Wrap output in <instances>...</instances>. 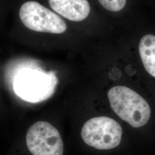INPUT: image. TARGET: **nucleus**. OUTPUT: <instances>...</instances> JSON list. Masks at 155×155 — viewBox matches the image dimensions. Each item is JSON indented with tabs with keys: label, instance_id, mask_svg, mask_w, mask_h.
Instances as JSON below:
<instances>
[{
	"label": "nucleus",
	"instance_id": "nucleus-4",
	"mask_svg": "<svg viewBox=\"0 0 155 155\" xmlns=\"http://www.w3.org/2000/svg\"><path fill=\"white\" fill-rule=\"evenodd\" d=\"M19 16L27 28L36 32L61 34L67 29L66 23L61 17L35 1L22 4Z\"/></svg>",
	"mask_w": 155,
	"mask_h": 155
},
{
	"label": "nucleus",
	"instance_id": "nucleus-1",
	"mask_svg": "<svg viewBox=\"0 0 155 155\" xmlns=\"http://www.w3.org/2000/svg\"><path fill=\"white\" fill-rule=\"evenodd\" d=\"M107 97L113 111L132 127H142L150 121L151 109L148 102L133 89L116 86L108 91Z\"/></svg>",
	"mask_w": 155,
	"mask_h": 155
},
{
	"label": "nucleus",
	"instance_id": "nucleus-3",
	"mask_svg": "<svg viewBox=\"0 0 155 155\" xmlns=\"http://www.w3.org/2000/svg\"><path fill=\"white\" fill-rule=\"evenodd\" d=\"M81 134L83 141L89 146L97 150H111L120 144L122 129L111 118L97 117L85 122Z\"/></svg>",
	"mask_w": 155,
	"mask_h": 155
},
{
	"label": "nucleus",
	"instance_id": "nucleus-5",
	"mask_svg": "<svg viewBox=\"0 0 155 155\" xmlns=\"http://www.w3.org/2000/svg\"><path fill=\"white\" fill-rule=\"evenodd\" d=\"M26 144L33 155H63L64 145L61 134L50 123L38 121L29 129Z\"/></svg>",
	"mask_w": 155,
	"mask_h": 155
},
{
	"label": "nucleus",
	"instance_id": "nucleus-2",
	"mask_svg": "<svg viewBox=\"0 0 155 155\" xmlns=\"http://www.w3.org/2000/svg\"><path fill=\"white\" fill-rule=\"evenodd\" d=\"M57 84V78L52 71L45 73L35 70H24L16 76L13 89L21 100L38 103L51 97Z\"/></svg>",
	"mask_w": 155,
	"mask_h": 155
},
{
	"label": "nucleus",
	"instance_id": "nucleus-8",
	"mask_svg": "<svg viewBox=\"0 0 155 155\" xmlns=\"http://www.w3.org/2000/svg\"><path fill=\"white\" fill-rule=\"evenodd\" d=\"M100 4L109 11H120L125 7L127 0H98Z\"/></svg>",
	"mask_w": 155,
	"mask_h": 155
},
{
	"label": "nucleus",
	"instance_id": "nucleus-7",
	"mask_svg": "<svg viewBox=\"0 0 155 155\" xmlns=\"http://www.w3.org/2000/svg\"><path fill=\"white\" fill-rule=\"evenodd\" d=\"M139 51L145 71L155 79V36L147 35L143 36L139 43Z\"/></svg>",
	"mask_w": 155,
	"mask_h": 155
},
{
	"label": "nucleus",
	"instance_id": "nucleus-6",
	"mask_svg": "<svg viewBox=\"0 0 155 155\" xmlns=\"http://www.w3.org/2000/svg\"><path fill=\"white\" fill-rule=\"evenodd\" d=\"M48 2L54 11L72 21H83L90 12L87 0H48Z\"/></svg>",
	"mask_w": 155,
	"mask_h": 155
}]
</instances>
